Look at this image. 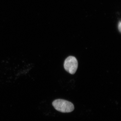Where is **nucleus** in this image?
I'll use <instances>...</instances> for the list:
<instances>
[{
	"instance_id": "1",
	"label": "nucleus",
	"mask_w": 121,
	"mask_h": 121,
	"mask_svg": "<svg viewBox=\"0 0 121 121\" xmlns=\"http://www.w3.org/2000/svg\"><path fill=\"white\" fill-rule=\"evenodd\" d=\"M52 105L56 110L62 113L70 112L74 109L73 104L65 99H56L52 102Z\"/></svg>"
},
{
	"instance_id": "2",
	"label": "nucleus",
	"mask_w": 121,
	"mask_h": 121,
	"mask_svg": "<svg viewBox=\"0 0 121 121\" xmlns=\"http://www.w3.org/2000/svg\"><path fill=\"white\" fill-rule=\"evenodd\" d=\"M64 66V69L67 71L69 73L73 74L78 69V60L74 56H68L65 59Z\"/></svg>"
},
{
	"instance_id": "3",
	"label": "nucleus",
	"mask_w": 121,
	"mask_h": 121,
	"mask_svg": "<svg viewBox=\"0 0 121 121\" xmlns=\"http://www.w3.org/2000/svg\"><path fill=\"white\" fill-rule=\"evenodd\" d=\"M118 29L120 32H121V22H119V23H118Z\"/></svg>"
}]
</instances>
